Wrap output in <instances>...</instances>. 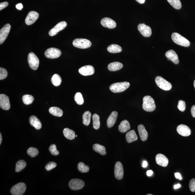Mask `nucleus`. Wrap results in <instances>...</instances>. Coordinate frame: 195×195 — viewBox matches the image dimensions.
Listing matches in <instances>:
<instances>
[{"instance_id": "nucleus-1", "label": "nucleus", "mask_w": 195, "mask_h": 195, "mask_svg": "<svg viewBox=\"0 0 195 195\" xmlns=\"http://www.w3.org/2000/svg\"><path fill=\"white\" fill-rule=\"evenodd\" d=\"M143 101L142 107L145 111L151 112L155 110L156 106L155 101L151 96H144Z\"/></svg>"}, {"instance_id": "nucleus-2", "label": "nucleus", "mask_w": 195, "mask_h": 195, "mask_svg": "<svg viewBox=\"0 0 195 195\" xmlns=\"http://www.w3.org/2000/svg\"><path fill=\"white\" fill-rule=\"evenodd\" d=\"M130 85V83L128 82L115 83L110 85V89L113 93H121L126 90Z\"/></svg>"}, {"instance_id": "nucleus-3", "label": "nucleus", "mask_w": 195, "mask_h": 195, "mask_svg": "<svg viewBox=\"0 0 195 195\" xmlns=\"http://www.w3.org/2000/svg\"><path fill=\"white\" fill-rule=\"evenodd\" d=\"M171 38L174 43L181 46L188 47L190 45V42L187 39L177 33H173Z\"/></svg>"}, {"instance_id": "nucleus-4", "label": "nucleus", "mask_w": 195, "mask_h": 195, "mask_svg": "<svg viewBox=\"0 0 195 195\" xmlns=\"http://www.w3.org/2000/svg\"><path fill=\"white\" fill-rule=\"evenodd\" d=\"M155 82L159 88L164 91L170 90L172 88V85L170 82L160 76H157L155 78Z\"/></svg>"}, {"instance_id": "nucleus-5", "label": "nucleus", "mask_w": 195, "mask_h": 195, "mask_svg": "<svg viewBox=\"0 0 195 195\" xmlns=\"http://www.w3.org/2000/svg\"><path fill=\"white\" fill-rule=\"evenodd\" d=\"M73 45L77 48L85 49L89 48L91 45V42L86 39L77 38L73 42Z\"/></svg>"}, {"instance_id": "nucleus-6", "label": "nucleus", "mask_w": 195, "mask_h": 195, "mask_svg": "<svg viewBox=\"0 0 195 195\" xmlns=\"http://www.w3.org/2000/svg\"><path fill=\"white\" fill-rule=\"evenodd\" d=\"M26 190V186L24 183L20 182L15 185L11 189V194L13 195H22Z\"/></svg>"}, {"instance_id": "nucleus-7", "label": "nucleus", "mask_w": 195, "mask_h": 195, "mask_svg": "<svg viewBox=\"0 0 195 195\" xmlns=\"http://www.w3.org/2000/svg\"><path fill=\"white\" fill-rule=\"evenodd\" d=\"M28 62L30 68L34 70L38 69L39 65V60L38 57L33 52H30L28 56Z\"/></svg>"}, {"instance_id": "nucleus-8", "label": "nucleus", "mask_w": 195, "mask_h": 195, "mask_svg": "<svg viewBox=\"0 0 195 195\" xmlns=\"http://www.w3.org/2000/svg\"><path fill=\"white\" fill-rule=\"evenodd\" d=\"M84 181L79 179H73L69 181V186L70 189L73 191H78L84 187Z\"/></svg>"}, {"instance_id": "nucleus-9", "label": "nucleus", "mask_w": 195, "mask_h": 195, "mask_svg": "<svg viewBox=\"0 0 195 195\" xmlns=\"http://www.w3.org/2000/svg\"><path fill=\"white\" fill-rule=\"evenodd\" d=\"M62 54L59 49L55 48H50L47 49L45 53V57L47 58L53 59L58 58Z\"/></svg>"}, {"instance_id": "nucleus-10", "label": "nucleus", "mask_w": 195, "mask_h": 195, "mask_svg": "<svg viewBox=\"0 0 195 195\" xmlns=\"http://www.w3.org/2000/svg\"><path fill=\"white\" fill-rule=\"evenodd\" d=\"M67 23L65 21H61L57 24L49 32V35L50 36H54L57 34L59 32L62 31L67 26Z\"/></svg>"}, {"instance_id": "nucleus-11", "label": "nucleus", "mask_w": 195, "mask_h": 195, "mask_svg": "<svg viewBox=\"0 0 195 195\" xmlns=\"http://www.w3.org/2000/svg\"><path fill=\"white\" fill-rule=\"evenodd\" d=\"M114 175L115 178L118 180H121L123 179L124 169L123 165L120 162H117L115 164L114 169Z\"/></svg>"}, {"instance_id": "nucleus-12", "label": "nucleus", "mask_w": 195, "mask_h": 195, "mask_svg": "<svg viewBox=\"0 0 195 195\" xmlns=\"http://www.w3.org/2000/svg\"><path fill=\"white\" fill-rule=\"evenodd\" d=\"M11 26L9 24H7L3 26L0 30V44L1 45L6 40L9 34L11 29Z\"/></svg>"}, {"instance_id": "nucleus-13", "label": "nucleus", "mask_w": 195, "mask_h": 195, "mask_svg": "<svg viewBox=\"0 0 195 195\" xmlns=\"http://www.w3.org/2000/svg\"><path fill=\"white\" fill-rule=\"evenodd\" d=\"M138 29L140 33L144 37H148L152 35L151 28L150 26L143 24H140L138 25Z\"/></svg>"}, {"instance_id": "nucleus-14", "label": "nucleus", "mask_w": 195, "mask_h": 195, "mask_svg": "<svg viewBox=\"0 0 195 195\" xmlns=\"http://www.w3.org/2000/svg\"><path fill=\"white\" fill-rule=\"evenodd\" d=\"M39 15L38 13L34 11H31L28 13L25 20V23L28 25H31L34 23L39 18Z\"/></svg>"}, {"instance_id": "nucleus-15", "label": "nucleus", "mask_w": 195, "mask_h": 195, "mask_svg": "<svg viewBox=\"0 0 195 195\" xmlns=\"http://www.w3.org/2000/svg\"><path fill=\"white\" fill-rule=\"evenodd\" d=\"M0 107L1 109L5 110H8L10 109L9 98L6 95H0Z\"/></svg>"}, {"instance_id": "nucleus-16", "label": "nucleus", "mask_w": 195, "mask_h": 195, "mask_svg": "<svg viewBox=\"0 0 195 195\" xmlns=\"http://www.w3.org/2000/svg\"><path fill=\"white\" fill-rule=\"evenodd\" d=\"M177 131L179 135L184 137L189 136L191 133V130L189 127L184 124L179 125L177 127Z\"/></svg>"}, {"instance_id": "nucleus-17", "label": "nucleus", "mask_w": 195, "mask_h": 195, "mask_svg": "<svg viewBox=\"0 0 195 195\" xmlns=\"http://www.w3.org/2000/svg\"><path fill=\"white\" fill-rule=\"evenodd\" d=\"M79 72L81 75L88 76L92 75L94 73L95 69L93 66L85 65L81 67L79 69Z\"/></svg>"}, {"instance_id": "nucleus-18", "label": "nucleus", "mask_w": 195, "mask_h": 195, "mask_svg": "<svg viewBox=\"0 0 195 195\" xmlns=\"http://www.w3.org/2000/svg\"><path fill=\"white\" fill-rule=\"evenodd\" d=\"M101 24L105 28L111 29L115 28L116 26V22L113 19L108 18H105L101 20Z\"/></svg>"}, {"instance_id": "nucleus-19", "label": "nucleus", "mask_w": 195, "mask_h": 195, "mask_svg": "<svg viewBox=\"0 0 195 195\" xmlns=\"http://www.w3.org/2000/svg\"><path fill=\"white\" fill-rule=\"evenodd\" d=\"M155 160L158 165L163 167L167 166L169 163V160L163 154H159L156 156Z\"/></svg>"}, {"instance_id": "nucleus-20", "label": "nucleus", "mask_w": 195, "mask_h": 195, "mask_svg": "<svg viewBox=\"0 0 195 195\" xmlns=\"http://www.w3.org/2000/svg\"><path fill=\"white\" fill-rule=\"evenodd\" d=\"M165 55L168 60H170L174 64H177L179 63V58L178 55L174 51L169 50L166 52Z\"/></svg>"}, {"instance_id": "nucleus-21", "label": "nucleus", "mask_w": 195, "mask_h": 195, "mask_svg": "<svg viewBox=\"0 0 195 195\" xmlns=\"http://www.w3.org/2000/svg\"><path fill=\"white\" fill-rule=\"evenodd\" d=\"M118 113L116 111H113L108 117L107 122V126L108 128H111L116 123Z\"/></svg>"}, {"instance_id": "nucleus-22", "label": "nucleus", "mask_w": 195, "mask_h": 195, "mask_svg": "<svg viewBox=\"0 0 195 195\" xmlns=\"http://www.w3.org/2000/svg\"><path fill=\"white\" fill-rule=\"evenodd\" d=\"M139 135L142 141H145L148 138V135L145 127L142 124L139 125L138 127Z\"/></svg>"}, {"instance_id": "nucleus-23", "label": "nucleus", "mask_w": 195, "mask_h": 195, "mask_svg": "<svg viewBox=\"0 0 195 195\" xmlns=\"http://www.w3.org/2000/svg\"><path fill=\"white\" fill-rule=\"evenodd\" d=\"M29 122L32 126L37 130H40L42 127V124L38 118L35 116H32L29 118Z\"/></svg>"}, {"instance_id": "nucleus-24", "label": "nucleus", "mask_w": 195, "mask_h": 195, "mask_svg": "<svg viewBox=\"0 0 195 195\" xmlns=\"http://www.w3.org/2000/svg\"><path fill=\"white\" fill-rule=\"evenodd\" d=\"M118 129L121 133H124L130 129L129 122L127 120H124L121 121L118 126Z\"/></svg>"}, {"instance_id": "nucleus-25", "label": "nucleus", "mask_w": 195, "mask_h": 195, "mask_svg": "<svg viewBox=\"0 0 195 195\" xmlns=\"http://www.w3.org/2000/svg\"><path fill=\"white\" fill-rule=\"evenodd\" d=\"M126 141L128 143L135 141L138 139V137L134 130H132L127 133L126 135Z\"/></svg>"}, {"instance_id": "nucleus-26", "label": "nucleus", "mask_w": 195, "mask_h": 195, "mask_svg": "<svg viewBox=\"0 0 195 195\" xmlns=\"http://www.w3.org/2000/svg\"><path fill=\"white\" fill-rule=\"evenodd\" d=\"M123 67V64L121 63L114 62L110 63L108 65V68L110 71H116L121 69Z\"/></svg>"}, {"instance_id": "nucleus-27", "label": "nucleus", "mask_w": 195, "mask_h": 195, "mask_svg": "<svg viewBox=\"0 0 195 195\" xmlns=\"http://www.w3.org/2000/svg\"><path fill=\"white\" fill-rule=\"evenodd\" d=\"M63 133L64 137L68 140H73L75 138V132L73 130L69 129V128L64 129Z\"/></svg>"}, {"instance_id": "nucleus-28", "label": "nucleus", "mask_w": 195, "mask_h": 195, "mask_svg": "<svg viewBox=\"0 0 195 195\" xmlns=\"http://www.w3.org/2000/svg\"><path fill=\"white\" fill-rule=\"evenodd\" d=\"M49 113L53 116L60 117L63 115V111L58 107H52L49 109Z\"/></svg>"}, {"instance_id": "nucleus-29", "label": "nucleus", "mask_w": 195, "mask_h": 195, "mask_svg": "<svg viewBox=\"0 0 195 195\" xmlns=\"http://www.w3.org/2000/svg\"><path fill=\"white\" fill-rule=\"evenodd\" d=\"M93 149L95 151L101 155H105L106 154L105 147L99 144H94L93 146Z\"/></svg>"}, {"instance_id": "nucleus-30", "label": "nucleus", "mask_w": 195, "mask_h": 195, "mask_svg": "<svg viewBox=\"0 0 195 195\" xmlns=\"http://www.w3.org/2000/svg\"><path fill=\"white\" fill-rule=\"evenodd\" d=\"M91 113L89 111H85L82 115L83 123L85 126H88L91 123Z\"/></svg>"}, {"instance_id": "nucleus-31", "label": "nucleus", "mask_w": 195, "mask_h": 195, "mask_svg": "<svg viewBox=\"0 0 195 195\" xmlns=\"http://www.w3.org/2000/svg\"><path fill=\"white\" fill-rule=\"evenodd\" d=\"M107 50L108 52L112 53H119L122 51L121 47L116 44L110 45L107 47Z\"/></svg>"}, {"instance_id": "nucleus-32", "label": "nucleus", "mask_w": 195, "mask_h": 195, "mask_svg": "<svg viewBox=\"0 0 195 195\" xmlns=\"http://www.w3.org/2000/svg\"><path fill=\"white\" fill-rule=\"evenodd\" d=\"M93 128L96 130L99 129L100 126V118L99 115L95 113L92 116Z\"/></svg>"}, {"instance_id": "nucleus-33", "label": "nucleus", "mask_w": 195, "mask_h": 195, "mask_svg": "<svg viewBox=\"0 0 195 195\" xmlns=\"http://www.w3.org/2000/svg\"><path fill=\"white\" fill-rule=\"evenodd\" d=\"M51 81L52 84L56 86L60 85L62 82V79L60 76L58 74H55L52 76V78Z\"/></svg>"}, {"instance_id": "nucleus-34", "label": "nucleus", "mask_w": 195, "mask_h": 195, "mask_svg": "<svg viewBox=\"0 0 195 195\" xmlns=\"http://www.w3.org/2000/svg\"><path fill=\"white\" fill-rule=\"evenodd\" d=\"M26 166V163L23 160L18 161L16 164L15 172H18L22 171L25 169Z\"/></svg>"}, {"instance_id": "nucleus-35", "label": "nucleus", "mask_w": 195, "mask_h": 195, "mask_svg": "<svg viewBox=\"0 0 195 195\" xmlns=\"http://www.w3.org/2000/svg\"><path fill=\"white\" fill-rule=\"evenodd\" d=\"M77 169L79 172L85 173L89 172V166L85 165L82 162H79L78 164Z\"/></svg>"}, {"instance_id": "nucleus-36", "label": "nucleus", "mask_w": 195, "mask_h": 195, "mask_svg": "<svg viewBox=\"0 0 195 195\" xmlns=\"http://www.w3.org/2000/svg\"><path fill=\"white\" fill-rule=\"evenodd\" d=\"M24 104L26 105L31 104L33 102L34 98L30 95L26 94L23 96L22 98Z\"/></svg>"}, {"instance_id": "nucleus-37", "label": "nucleus", "mask_w": 195, "mask_h": 195, "mask_svg": "<svg viewBox=\"0 0 195 195\" xmlns=\"http://www.w3.org/2000/svg\"><path fill=\"white\" fill-rule=\"evenodd\" d=\"M173 7L176 9L179 10L181 7V3L180 0H167Z\"/></svg>"}, {"instance_id": "nucleus-38", "label": "nucleus", "mask_w": 195, "mask_h": 195, "mask_svg": "<svg viewBox=\"0 0 195 195\" xmlns=\"http://www.w3.org/2000/svg\"><path fill=\"white\" fill-rule=\"evenodd\" d=\"M27 152L29 155L32 157H36L39 153L38 149L33 147H30L29 148Z\"/></svg>"}, {"instance_id": "nucleus-39", "label": "nucleus", "mask_w": 195, "mask_h": 195, "mask_svg": "<svg viewBox=\"0 0 195 195\" xmlns=\"http://www.w3.org/2000/svg\"><path fill=\"white\" fill-rule=\"evenodd\" d=\"M74 100L76 103L79 105H82L84 103V100L81 93L78 92L76 93L74 97Z\"/></svg>"}, {"instance_id": "nucleus-40", "label": "nucleus", "mask_w": 195, "mask_h": 195, "mask_svg": "<svg viewBox=\"0 0 195 195\" xmlns=\"http://www.w3.org/2000/svg\"><path fill=\"white\" fill-rule=\"evenodd\" d=\"M49 150L51 154L54 156L58 155L59 154V152L57 150L56 146L55 144L51 145L49 147Z\"/></svg>"}, {"instance_id": "nucleus-41", "label": "nucleus", "mask_w": 195, "mask_h": 195, "mask_svg": "<svg viewBox=\"0 0 195 195\" xmlns=\"http://www.w3.org/2000/svg\"><path fill=\"white\" fill-rule=\"evenodd\" d=\"M177 107L180 111L184 112L186 108V103L185 102L180 100L178 102Z\"/></svg>"}, {"instance_id": "nucleus-42", "label": "nucleus", "mask_w": 195, "mask_h": 195, "mask_svg": "<svg viewBox=\"0 0 195 195\" xmlns=\"http://www.w3.org/2000/svg\"><path fill=\"white\" fill-rule=\"evenodd\" d=\"M7 75L8 73L6 69L1 67L0 68V80L6 79Z\"/></svg>"}, {"instance_id": "nucleus-43", "label": "nucleus", "mask_w": 195, "mask_h": 195, "mask_svg": "<svg viewBox=\"0 0 195 195\" xmlns=\"http://www.w3.org/2000/svg\"><path fill=\"white\" fill-rule=\"evenodd\" d=\"M57 164L55 163L51 162L48 163L45 166V169L47 171H50L57 167Z\"/></svg>"}, {"instance_id": "nucleus-44", "label": "nucleus", "mask_w": 195, "mask_h": 195, "mask_svg": "<svg viewBox=\"0 0 195 195\" xmlns=\"http://www.w3.org/2000/svg\"><path fill=\"white\" fill-rule=\"evenodd\" d=\"M189 186L191 191L195 192V179H191L190 181Z\"/></svg>"}, {"instance_id": "nucleus-45", "label": "nucleus", "mask_w": 195, "mask_h": 195, "mask_svg": "<svg viewBox=\"0 0 195 195\" xmlns=\"http://www.w3.org/2000/svg\"><path fill=\"white\" fill-rule=\"evenodd\" d=\"M8 3L6 2H6L1 3V4H0V10L1 11V10L4 9V8L8 6Z\"/></svg>"}, {"instance_id": "nucleus-46", "label": "nucleus", "mask_w": 195, "mask_h": 195, "mask_svg": "<svg viewBox=\"0 0 195 195\" xmlns=\"http://www.w3.org/2000/svg\"><path fill=\"white\" fill-rule=\"evenodd\" d=\"M191 113L193 118H195V105H193L191 107Z\"/></svg>"}, {"instance_id": "nucleus-47", "label": "nucleus", "mask_w": 195, "mask_h": 195, "mask_svg": "<svg viewBox=\"0 0 195 195\" xmlns=\"http://www.w3.org/2000/svg\"><path fill=\"white\" fill-rule=\"evenodd\" d=\"M16 7L17 9L18 10H21L23 8V4L21 3H19L16 5Z\"/></svg>"}, {"instance_id": "nucleus-48", "label": "nucleus", "mask_w": 195, "mask_h": 195, "mask_svg": "<svg viewBox=\"0 0 195 195\" xmlns=\"http://www.w3.org/2000/svg\"><path fill=\"white\" fill-rule=\"evenodd\" d=\"M175 176L176 179H179L180 180H182V177H181V174L179 173H176L175 174Z\"/></svg>"}, {"instance_id": "nucleus-49", "label": "nucleus", "mask_w": 195, "mask_h": 195, "mask_svg": "<svg viewBox=\"0 0 195 195\" xmlns=\"http://www.w3.org/2000/svg\"><path fill=\"white\" fill-rule=\"evenodd\" d=\"M146 173L147 176H151L153 174V172L152 170H149L147 171Z\"/></svg>"}, {"instance_id": "nucleus-50", "label": "nucleus", "mask_w": 195, "mask_h": 195, "mask_svg": "<svg viewBox=\"0 0 195 195\" xmlns=\"http://www.w3.org/2000/svg\"><path fill=\"white\" fill-rule=\"evenodd\" d=\"M147 162L146 161H144L143 163V164H142V167L143 168H146L147 167Z\"/></svg>"}, {"instance_id": "nucleus-51", "label": "nucleus", "mask_w": 195, "mask_h": 195, "mask_svg": "<svg viewBox=\"0 0 195 195\" xmlns=\"http://www.w3.org/2000/svg\"><path fill=\"white\" fill-rule=\"evenodd\" d=\"M135 1L140 4H142L145 2V0H135Z\"/></svg>"}, {"instance_id": "nucleus-52", "label": "nucleus", "mask_w": 195, "mask_h": 195, "mask_svg": "<svg viewBox=\"0 0 195 195\" xmlns=\"http://www.w3.org/2000/svg\"><path fill=\"white\" fill-rule=\"evenodd\" d=\"M180 187H181V185L180 184H177V185H174V188L175 189H178V188H179Z\"/></svg>"}, {"instance_id": "nucleus-53", "label": "nucleus", "mask_w": 195, "mask_h": 195, "mask_svg": "<svg viewBox=\"0 0 195 195\" xmlns=\"http://www.w3.org/2000/svg\"><path fill=\"white\" fill-rule=\"evenodd\" d=\"M2 141V136H1V133H0V145H1Z\"/></svg>"}, {"instance_id": "nucleus-54", "label": "nucleus", "mask_w": 195, "mask_h": 195, "mask_svg": "<svg viewBox=\"0 0 195 195\" xmlns=\"http://www.w3.org/2000/svg\"><path fill=\"white\" fill-rule=\"evenodd\" d=\"M194 87L195 88V80L194 81Z\"/></svg>"}, {"instance_id": "nucleus-55", "label": "nucleus", "mask_w": 195, "mask_h": 195, "mask_svg": "<svg viewBox=\"0 0 195 195\" xmlns=\"http://www.w3.org/2000/svg\"><path fill=\"white\" fill-rule=\"evenodd\" d=\"M147 195H152V194H147Z\"/></svg>"}, {"instance_id": "nucleus-56", "label": "nucleus", "mask_w": 195, "mask_h": 195, "mask_svg": "<svg viewBox=\"0 0 195 195\" xmlns=\"http://www.w3.org/2000/svg\"><path fill=\"white\" fill-rule=\"evenodd\" d=\"M76 137H77V135H76Z\"/></svg>"}]
</instances>
